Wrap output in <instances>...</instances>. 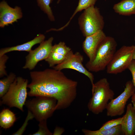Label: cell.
Returning <instances> with one entry per match:
<instances>
[{
  "label": "cell",
  "mask_w": 135,
  "mask_h": 135,
  "mask_svg": "<svg viewBox=\"0 0 135 135\" xmlns=\"http://www.w3.org/2000/svg\"><path fill=\"white\" fill-rule=\"evenodd\" d=\"M30 75L31 82L28 85L29 96L55 98L56 110L67 108L75 99L78 82L68 78L62 70L47 68L31 72Z\"/></svg>",
  "instance_id": "1"
},
{
  "label": "cell",
  "mask_w": 135,
  "mask_h": 135,
  "mask_svg": "<svg viewBox=\"0 0 135 135\" xmlns=\"http://www.w3.org/2000/svg\"><path fill=\"white\" fill-rule=\"evenodd\" d=\"M92 91V96L88 104V108L92 113L98 114L106 109L109 101L114 98V93L106 78L94 83Z\"/></svg>",
  "instance_id": "2"
},
{
  "label": "cell",
  "mask_w": 135,
  "mask_h": 135,
  "mask_svg": "<svg viewBox=\"0 0 135 135\" xmlns=\"http://www.w3.org/2000/svg\"><path fill=\"white\" fill-rule=\"evenodd\" d=\"M117 43L114 38L106 36L99 46L94 60L88 61L85 66L90 72H97L104 70L116 51Z\"/></svg>",
  "instance_id": "3"
},
{
  "label": "cell",
  "mask_w": 135,
  "mask_h": 135,
  "mask_svg": "<svg viewBox=\"0 0 135 135\" xmlns=\"http://www.w3.org/2000/svg\"><path fill=\"white\" fill-rule=\"evenodd\" d=\"M27 79L22 77H16L6 93L2 98L0 104L10 107L16 108L24 112L28 93Z\"/></svg>",
  "instance_id": "4"
},
{
  "label": "cell",
  "mask_w": 135,
  "mask_h": 135,
  "mask_svg": "<svg viewBox=\"0 0 135 135\" xmlns=\"http://www.w3.org/2000/svg\"><path fill=\"white\" fill-rule=\"evenodd\" d=\"M78 21L80 29L85 37L102 30L104 26L103 16L99 8L94 6L84 10Z\"/></svg>",
  "instance_id": "5"
},
{
  "label": "cell",
  "mask_w": 135,
  "mask_h": 135,
  "mask_svg": "<svg viewBox=\"0 0 135 135\" xmlns=\"http://www.w3.org/2000/svg\"><path fill=\"white\" fill-rule=\"evenodd\" d=\"M56 104L57 100L54 98L40 96L26 101L25 105L39 122L47 120L52 116L56 110Z\"/></svg>",
  "instance_id": "6"
},
{
  "label": "cell",
  "mask_w": 135,
  "mask_h": 135,
  "mask_svg": "<svg viewBox=\"0 0 135 135\" xmlns=\"http://www.w3.org/2000/svg\"><path fill=\"white\" fill-rule=\"evenodd\" d=\"M132 52V46H123L116 51L107 66V73L116 74L128 69L133 60Z\"/></svg>",
  "instance_id": "7"
},
{
  "label": "cell",
  "mask_w": 135,
  "mask_h": 135,
  "mask_svg": "<svg viewBox=\"0 0 135 135\" xmlns=\"http://www.w3.org/2000/svg\"><path fill=\"white\" fill-rule=\"evenodd\" d=\"M125 86L123 92L108 102L106 109L108 116H120L124 113L127 102L135 92V88L132 81L127 82Z\"/></svg>",
  "instance_id": "8"
},
{
  "label": "cell",
  "mask_w": 135,
  "mask_h": 135,
  "mask_svg": "<svg viewBox=\"0 0 135 135\" xmlns=\"http://www.w3.org/2000/svg\"><path fill=\"white\" fill-rule=\"evenodd\" d=\"M53 40L54 38L51 37L40 44L35 49L29 52L26 57V62L23 68L32 70L34 68L39 62L46 60L51 50Z\"/></svg>",
  "instance_id": "9"
},
{
  "label": "cell",
  "mask_w": 135,
  "mask_h": 135,
  "mask_svg": "<svg viewBox=\"0 0 135 135\" xmlns=\"http://www.w3.org/2000/svg\"><path fill=\"white\" fill-rule=\"evenodd\" d=\"M84 58L79 52L72 53L63 62L53 67L55 70H62L65 69H70L76 70L88 77L92 87L94 83V76L91 72L86 68L82 64Z\"/></svg>",
  "instance_id": "10"
},
{
  "label": "cell",
  "mask_w": 135,
  "mask_h": 135,
  "mask_svg": "<svg viewBox=\"0 0 135 135\" xmlns=\"http://www.w3.org/2000/svg\"><path fill=\"white\" fill-rule=\"evenodd\" d=\"M22 16L21 8L10 6L4 0L0 3V27L3 28L9 24L17 22Z\"/></svg>",
  "instance_id": "11"
},
{
  "label": "cell",
  "mask_w": 135,
  "mask_h": 135,
  "mask_svg": "<svg viewBox=\"0 0 135 135\" xmlns=\"http://www.w3.org/2000/svg\"><path fill=\"white\" fill-rule=\"evenodd\" d=\"M73 53L64 42H60L52 46L48 57L45 60L50 67H53L62 63Z\"/></svg>",
  "instance_id": "12"
},
{
  "label": "cell",
  "mask_w": 135,
  "mask_h": 135,
  "mask_svg": "<svg viewBox=\"0 0 135 135\" xmlns=\"http://www.w3.org/2000/svg\"><path fill=\"white\" fill-rule=\"evenodd\" d=\"M106 36L102 30L86 37L82 47L89 58L88 62H92L94 60L99 46Z\"/></svg>",
  "instance_id": "13"
},
{
  "label": "cell",
  "mask_w": 135,
  "mask_h": 135,
  "mask_svg": "<svg viewBox=\"0 0 135 135\" xmlns=\"http://www.w3.org/2000/svg\"><path fill=\"white\" fill-rule=\"evenodd\" d=\"M121 124L124 135H134L135 134V109L132 103L127 105L125 114Z\"/></svg>",
  "instance_id": "14"
},
{
  "label": "cell",
  "mask_w": 135,
  "mask_h": 135,
  "mask_svg": "<svg viewBox=\"0 0 135 135\" xmlns=\"http://www.w3.org/2000/svg\"><path fill=\"white\" fill-rule=\"evenodd\" d=\"M45 36L39 34L34 39L22 44L10 47L2 48L0 50V56L8 52L14 51H25L30 52L32 50V47L35 45L40 44L44 41Z\"/></svg>",
  "instance_id": "15"
},
{
  "label": "cell",
  "mask_w": 135,
  "mask_h": 135,
  "mask_svg": "<svg viewBox=\"0 0 135 135\" xmlns=\"http://www.w3.org/2000/svg\"><path fill=\"white\" fill-rule=\"evenodd\" d=\"M113 8L115 12L120 15L135 14V0H122L114 4Z\"/></svg>",
  "instance_id": "16"
},
{
  "label": "cell",
  "mask_w": 135,
  "mask_h": 135,
  "mask_svg": "<svg viewBox=\"0 0 135 135\" xmlns=\"http://www.w3.org/2000/svg\"><path fill=\"white\" fill-rule=\"evenodd\" d=\"M16 120L15 114L8 109L4 108L0 113V126L3 128H10Z\"/></svg>",
  "instance_id": "17"
},
{
  "label": "cell",
  "mask_w": 135,
  "mask_h": 135,
  "mask_svg": "<svg viewBox=\"0 0 135 135\" xmlns=\"http://www.w3.org/2000/svg\"><path fill=\"white\" fill-rule=\"evenodd\" d=\"M82 132L85 135H124L121 125H119L106 130H92L83 129Z\"/></svg>",
  "instance_id": "18"
},
{
  "label": "cell",
  "mask_w": 135,
  "mask_h": 135,
  "mask_svg": "<svg viewBox=\"0 0 135 135\" xmlns=\"http://www.w3.org/2000/svg\"><path fill=\"white\" fill-rule=\"evenodd\" d=\"M15 74L11 72L0 80V97L2 98L7 92L16 78Z\"/></svg>",
  "instance_id": "19"
},
{
  "label": "cell",
  "mask_w": 135,
  "mask_h": 135,
  "mask_svg": "<svg viewBox=\"0 0 135 135\" xmlns=\"http://www.w3.org/2000/svg\"><path fill=\"white\" fill-rule=\"evenodd\" d=\"M97 0H79L78 5L69 20L65 25L66 27L69 25L74 16L78 12L92 6H94Z\"/></svg>",
  "instance_id": "20"
},
{
  "label": "cell",
  "mask_w": 135,
  "mask_h": 135,
  "mask_svg": "<svg viewBox=\"0 0 135 135\" xmlns=\"http://www.w3.org/2000/svg\"><path fill=\"white\" fill-rule=\"evenodd\" d=\"M52 0H37L38 6L41 9L46 13L48 16L49 19L51 21L55 20L50 5Z\"/></svg>",
  "instance_id": "21"
},
{
  "label": "cell",
  "mask_w": 135,
  "mask_h": 135,
  "mask_svg": "<svg viewBox=\"0 0 135 135\" xmlns=\"http://www.w3.org/2000/svg\"><path fill=\"white\" fill-rule=\"evenodd\" d=\"M47 120L39 122V129L37 132L31 134L32 135H52L53 134L48 129L47 126Z\"/></svg>",
  "instance_id": "22"
},
{
  "label": "cell",
  "mask_w": 135,
  "mask_h": 135,
  "mask_svg": "<svg viewBox=\"0 0 135 135\" xmlns=\"http://www.w3.org/2000/svg\"><path fill=\"white\" fill-rule=\"evenodd\" d=\"M123 119V116L122 117L109 120L104 124L99 130H108L121 124Z\"/></svg>",
  "instance_id": "23"
},
{
  "label": "cell",
  "mask_w": 135,
  "mask_h": 135,
  "mask_svg": "<svg viewBox=\"0 0 135 135\" xmlns=\"http://www.w3.org/2000/svg\"><path fill=\"white\" fill-rule=\"evenodd\" d=\"M34 117L32 113L28 110L27 115L25 121L22 126L16 132L13 134V135H22L24 132L28 124V121L32 119Z\"/></svg>",
  "instance_id": "24"
},
{
  "label": "cell",
  "mask_w": 135,
  "mask_h": 135,
  "mask_svg": "<svg viewBox=\"0 0 135 135\" xmlns=\"http://www.w3.org/2000/svg\"><path fill=\"white\" fill-rule=\"evenodd\" d=\"M8 58L6 54L0 56V77L8 75L6 70V64Z\"/></svg>",
  "instance_id": "25"
},
{
  "label": "cell",
  "mask_w": 135,
  "mask_h": 135,
  "mask_svg": "<svg viewBox=\"0 0 135 135\" xmlns=\"http://www.w3.org/2000/svg\"><path fill=\"white\" fill-rule=\"evenodd\" d=\"M128 69L130 72L132 76V82L135 88V60L133 59Z\"/></svg>",
  "instance_id": "26"
},
{
  "label": "cell",
  "mask_w": 135,
  "mask_h": 135,
  "mask_svg": "<svg viewBox=\"0 0 135 135\" xmlns=\"http://www.w3.org/2000/svg\"><path fill=\"white\" fill-rule=\"evenodd\" d=\"M65 130L59 126H56L54 131L53 135H61L64 132Z\"/></svg>",
  "instance_id": "27"
},
{
  "label": "cell",
  "mask_w": 135,
  "mask_h": 135,
  "mask_svg": "<svg viewBox=\"0 0 135 135\" xmlns=\"http://www.w3.org/2000/svg\"><path fill=\"white\" fill-rule=\"evenodd\" d=\"M132 46L133 48L132 58L135 60V45H132Z\"/></svg>",
  "instance_id": "28"
},
{
  "label": "cell",
  "mask_w": 135,
  "mask_h": 135,
  "mask_svg": "<svg viewBox=\"0 0 135 135\" xmlns=\"http://www.w3.org/2000/svg\"><path fill=\"white\" fill-rule=\"evenodd\" d=\"M131 99V101H133L135 102V92L132 96Z\"/></svg>",
  "instance_id": "29"
},
{
  "label": "cell",
  "mask_w": 135,
  "mask_h": 135,
  "mask_svg": "<svg viewBox=\"0 0 135 135\" xmlns=\"http://www.w3.org/2000/svg\"><path fill=\"white\" fill-rule=\"evenodd\" d=\"M133 107L135 109V102L133 101H131Z\"/></svg>",
  "instance_id": "30"
},
{
  "label": "cell",
  "mask_w": 135,
  "mask_h": 135,
  "mask_svg": "<svg viewBox=\"0 0 135 135\" xmlns=\"http://www.w3.org/2000/svg\"><path fill=\"white\" fill-rule=\"evenodd\" d=\"M60 0H58V2H57V3H59L60 2Z\"/></svg>",
  "instance_id": "31"
},
{
  "label": "cell",
  "mask_w": 135,
  "mask_h": 135,
  "mask_svg": "<svg viewBox=\"0 0 135 135\" xmlns=\"http://www.w3.org/2000/svg\"><path fill=\"white\" fill-rule=\"evenodd\" d=\"M134 40L135 41V37H134Z\"/></svg>",
  "instance_id": "32"
},
{
  "label": "cell",
  "mask_w": 135,
  "mask_h": 135,
  "mask_svg": "<svg viewBox=\"0 0 135 135\" xmlns=\"http://www.w3.org/2000/svg\"></svg>",
  "instance_id": "33"
}]
</instances>
